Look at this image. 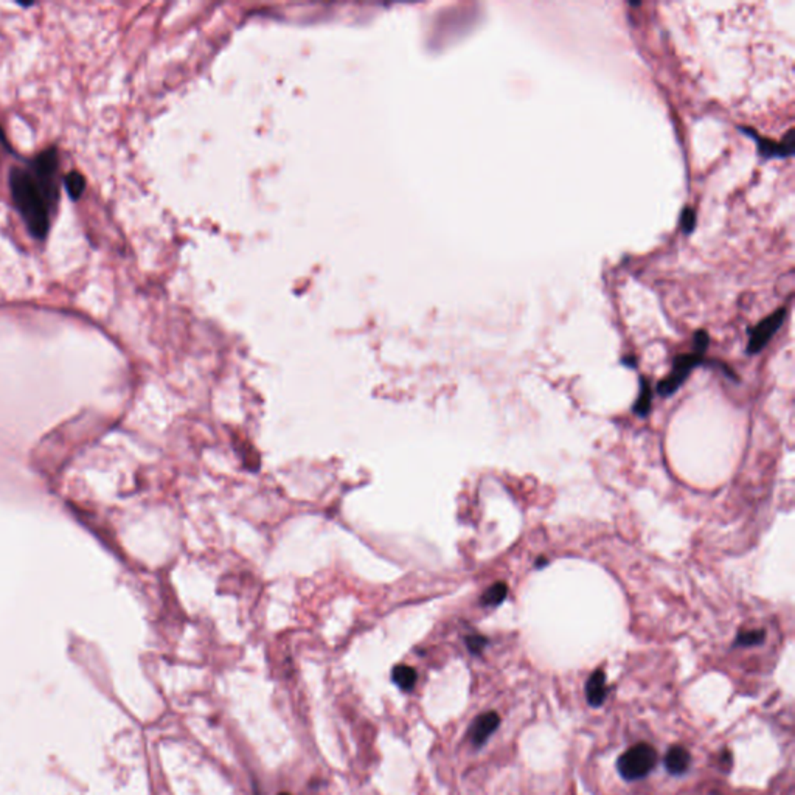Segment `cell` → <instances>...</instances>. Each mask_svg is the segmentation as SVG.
<instances>
[{"label":"cell","mask_w":795,"mask_h":795,"mask_svg":"<svg viewBox=\"0 0 795 795\" xmlns=\"http://www.w3.org/2000/svg\"><path fill=\"white\" fill-rule=\"evenodd\" d=\"M651 404H652L651 385L645 378H640V391L637 400H635V404L632 406V411L635 415H639L640 418H645L651 412Z\"/></svg>","instance_id":"cell-8"},{"label":"cell","mask_w":795,"mask_h":795,"mask_svg":"<svg viewBox=\"0 0 795 795\" xmlns=\"http://www.w3.org/2000/svg\"><path fill=\"white\" fill-rule=\"evenodd\" d=\"M506 595H508V586L500 581V583H494L491 587H488L480 598V603L483 606L495 608L505 601Z\"/></svg>","instance_id":"cell-10"},{"label":"cell","mask_w":795,"mask_h":795,"mask_svg":"<svg viewBox=\"0 0 795 795\" xmlns=\"http://www.w3.org/2000/svg\"><path fill=\"white\" fill-rule=\"evenodd\" d=\"M393 682L404 691H411L417 683V671L409 665H398L391 671Z\"/></svg>","instance_id":"cell-9"},{"label":"cell","mask_w":795,"mask_h":795,"mask_svg":"<svg viewBox=\"0 0 795 795\" xmlns=\"http://www.w3.org/2000/svg\"><path fill=\"white\" fill-rule=\"evenodd\" d=\"M708 345V335L704 331H699L698 334L694 335V347H696V353L702 354L705 351V348Z\"/></svg>","instance_id":"cell-14"},{"label":"cell","mask_w":795,"mask_h":795,"mask_svg":"<svg viewBox=\"0 0 795 795\" xmlns=\"http://www.w3.org/2000/svg\"><path fill=\"white\" fill-rule=\"evenodd\" d=\"M704 360H702V354H682L674 359V365H672V371L665 379H662L657 384V393L660 396H671L681 389V385L685 382V379L693 371L696 366H699Z\"/></svg>","instance_id":"cell-3"},{"label":"cell","mask_w":795,"mask_h":795,"mask_svg":"<svg viewBox=\"0 0 795 795\" xmlns=\"http://www.w3.org/2000/svg\"><path fill=\"white\" fill-rule=\"evenodd\" d=\"M499 724L500 718L497 713L488 712L480 714V716L474 721L473 725H471L469 730L471 741H473L475 747H480V745L485 744L488 741V738L493 735L495 729H497Z\"/></svg>","instance_id":"cell-5"},{"label":"cell","mask_w":795,"mask_h":795,"mask_svg":"<svg viewBox=\"0 0 795 795\" xmlns=\"http://www.w3.org/2000/svg\"><path fill=\"white\" fill-rule=\"evenodd\" d=\"M280 795H289V794H280Z\"/></svg>","instance_id":"cell-16"},{"label":"cell","mask_w":795,"mask_h":795,"mask_svg":"<svg viewBox=\"0 0 795 795\" xmlns=\"http://www.w3.org/2000/svg\"><path fill=\"white\" fill-rule=\"evenodd\" d=\"M783 319H785V309H780L778 313L767 317L766 320L761 322L760 325H758L754 331H752L747 351L750 354H755L758 351H761L763 348L766 347L769 339L775 334L776 329L780 328Z\"/></svg>","instance_id":"cell-4"},{"label":"cell","mask_w":795,"mask_h":795,"mask_svg":"<svg viewBox=\"0 0 795 795\" xmlns=\"http://www.w3.org/2000/svg\"><path fill=\"white\" fill-rule=\"evenodd\" d=\"M657 760L659 756L656 749L646 743H640L626 750L625 754L619 758L617 767H619V772L623 778L628 781H634L645 778V776L656 767Z\"/></svg>","instance_id":"cell-2"},{"label":"cell","mask_w":795,"mask_h":795,"mask_svg":"<svg viewBox=\"0 0 795 795\" xmlns=\"http://www.w3.org/2000/svg\"><path fill=\"white\" fill-rule=\"evenodd\" d=\"M65 187H67V192H69L70 198L72 199H78L79 196L83 194L84 192V187H85V180L84 177L79 174V173H70L69 176L65 177Z\"/></svg>","instance_id":"cell-12"},{"label":"cell","mask_w":795,"mask_h":795,"mask_svg":"<svg viewBox=\"0 0 795 795\" xmlns=\"http://www.w3.org/2000/svg\"><path fill=\"white\" fill-rule=\"evenodd\" d=\"M58 165L56 151L48 149L34 162L33 171L13 168L10 173V188L14 205L25 221L28 230L38 240H44L50 227V211L58 193L53 174Z\"/></svg>","instance_id":"cell-1"},{"label":"cell","mask_w":795,"mask_h":795,"mask_svg":"<svg viewBox=\"0 0 795 795\" xmlns=\"http://www.w3.org/2000/svg\"><path fill=\"white\" fill-rule=\"evenodd\" d=\"M547 564H548V559L544 558V556H539V558H537V559L535 561V567H536V568H544Z\"/></svg>","instance_id":"cell-15"},{"label":"cell","mask_w":795,"mask_h":795,"mask_svg":"<svg viewBox=\"0 0 795 795\" xmlns=\"http://www.w3.org/2000/svg\"><path fill=\"white\" fill-rule=\"evenodd\" d=\"M766 640V631L763 629H754V631H743L738 634L735 640V646H756L761 645Z\"/></svg>","instance_id":"cell-11"},{"label":"cell","mask_w":795,"mask_h":795,"mask_svg":"<svg viewBox=\"0 0 795 795\" xmlns=\"http://www.w3.org/2000/svg\"><path fill=\"white\" fill-rule=\"evenodd\" d=\"M488 645V639L483 637V635L479 634H473V635H468L466 637V646L468 650L475 654V656H479L482 654V651L485 650V646Z\"/></svg>","instance_id":"cell-13"},{"label":"cell","mask_w":795,"mask_h":795,"mask_svg":"<svg viewBox=\"0 0 795 795\" xmlns=\"http://www.w3.org/2000/svg\"><path fill=\"white\" fill-rule=\"evenodd\" d=\"M663 764L671 775H682L688 770L691 764L690 752L682 745H674L666 752Z\"/></svg>","instance_id":"cell-7"},{"label":"cell","mask_w":795,"mask_h":795,"mask_svg":"<svg viewBox=\"0 0 795 795\" xmlns=\"http://www.w3.org/2000/svg\"><path fill=\"white\" fill-rule=\"evenodd\" d=\"M586 698L592 707H600L608 698L606 674L601 670L592 672L589 681L586 683Z\"/></svg>","instance_id":"cell-6"}]
</instances>
